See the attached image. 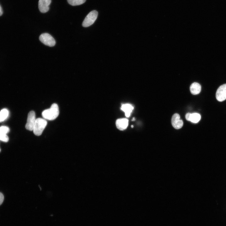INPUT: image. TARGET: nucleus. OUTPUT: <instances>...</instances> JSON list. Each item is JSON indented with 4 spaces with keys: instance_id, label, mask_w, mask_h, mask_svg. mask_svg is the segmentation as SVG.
I'll return each instance as SVG.
<instances>
[{
    "instance_id": "nucleus-1",
    "label": "nucleus",
    "mask_w": 226,
    "mask_h": 226,
    "mask_svg": "<svg viewBox=\"0 0 226 226\" xmlns=\"http://www.w3.org/2000/svg\"><path fill=\"white\" fill-rule=\"evenodd\" d=\"M59 114V107L58 105L56 103L52 104L50 108L44 110L42 113L43 118L49 120L55 119Z\"/></svg>"
},
{
    "instance_id": "nucleus-2",
    "label": "nucleus",
    "mask_w": 226,
    "mask_h": 226,
    "mask_svg": "<svg viewBox=\"0 0 226 226\" xmlns=\"http://www.w3.org/2000/svg\"><path fill=\"white\" fill-rule=\"evenodd\" d=\"M47 124V121L44 118L36 119L33 131L36 136L40 135Z\"/></svg>"
},
{
    "instance_id": "nucleus-3",
    "label": "nucleus",
    "mask_w": 226,
    "mask_h": 226,
    "mask_svg": "<svg viewBox=\"0 0 226 226\" xmlns=\"http://www.w3.org/2000/svg\"><path fill=\"white\" fill-rule=\"evenodd\" d=\"M98 14V13L96 10H93L89 13L83 22V26L86 27L92 24L96 20Z\"/></svg>"
},
{
    "instance_id": "nucleus-4",
    "label": "nucleus",
    "mask_w": 226,
    "mask_h": 226,
    "mask_svg": "<svg viewBox=\"0 0 226 226\" xmlns=\"http://www.w3.org/2000/svg\"><path fill=\"white\" fill-rule=\"evenodd\" d=\"M40 41L46 45L50 47L54 46L56 44V41L53 37L47 33H43L39 37Z\"/></svg>"
},
{
    "instance_id": "nucleus-5",
    "label": "nucleus",
    "mask_w": 226,
    "mask_h": 226,
    "mask_svg": "<svg viewBox=\"0 0 226 226\" xmlns=\"http://www.w3.org/2000/svg\"><path fill=\"white\" fill-rule=\"evenodd\" d=\"M36 120L35 112L33 110L30 111L28 115L26 128L29 131H33Z\"/></svg>"
},
{
    "instance_id": "nucleus-6",
    "label": "nucleus",
    "mask_w": 226,
    "mask_h": 226,
    "mask_svg": "<svg viewBox=\"0 0 226 226\" xmlns=\"http://www.w3.org/2000/svg\"><path fill=\"white\" fill-rule=\"evenodd\" d=\"M216 97L219 101L222 102L226 99V83L221 85L216 92Z\"/></svg>"
},
{
    "instance_id": "nucleus-7",
    "label": "nucleus",
    "mask_w": 226,
    "mask_h": 226,
    "mask_svg": "<svg viewBox=\"0 0 226 226\" xmlns=\"http://www.w3.org/2000/svg\"><path fill=\"white\" fill-rule=\"evenodd\" d=\"M180 116L177 113L173 115L171 118V123L173 127L176 129L181 128L183 126L182 120L180 119Z\"/></svg>"
},
{
    "instance_id": "nucleus-8",
    "label": "nucleus",
    "mask_w": 226,
    "mask_h": 226,
    "mask_svg": "<svg viewBox=\"0 0 226 226\" xmlns=\"http://www.w3.org/2000/svg\"><path fill=\"white\" fill-rule=\"evenodd\" d=\"M51 2V0H39L38 7L40 11L45 13L48 11Z\"/></svg>"
},
{
    "instance_id": "nucleus-9",
    "label": "nucleus",
    "mask_w": 226,
    "mask_h": 226,
    "mask_svg": "<svg viewBox=\"0 0 226 226\" xmlns=\"http://www.w3.org/2000/svg\"><path fill=\"white\" fill-rule=\"evenodd\" d=\"M116 124L118 129L124 130L128 126V120L125 118L118 119L116 120Z\"/></svg>"
},
{
    "instance_id": "nucleus-10",
    "label": "nucleus",
    "mask_w": 226,
    "mask_h": 226,
    "mask_svg": "<svg viewBox=\"0 0 226 226\" xmlns=\"http://www.w3.org/2000/svg\"><path fill=\"white\" fill-rule=\"evenodd\" d=\"M133 109V106L129 104H122L121 108V109L125 113V116L127 117L130 116Z\"/></svg>"
},
{
    "instance_id": "nucleus-11",
    "label": "nucleus",
    "mask_w": 226,
    "mask_h": 226,
    "mask_svg": "<svg viewBox=\"0 0 226 226\" xmlns=\"http://www.w3.org/2000/svg\"><path fill=\"white\" fill-rule=\"evenodd\" d=\"M201 85L197 83H192L190 87V90L191 93L194 95L197 94L201 92Z\"/></svg>"
},
{
    "instance_id": "nucleus-12",
    "label": "nucleus",
    "mask_w": 226,
    "mask_h": 226,
    "mask_svg": "<svg viewBox=\"0 0 226 226\" xmlns=\"http://www.w3.org/2000/svg\"><path fill=\"white\" fill-rule=\"evenodd\" d=\"M201 118V115L198 113H191L189 121L193 123H196L199 121Z\"/></svg>"
},
{
    "instance_id": "nucleus-13",
    "label": "nucleus",
    "mask_w": 226,
    "mask_h": 226,
    "mask_svg": "<svg viewBox=\"0 0 226 226\" xmlns=\"http://www.w3.org/2000/svg\"><path fill=\"white\" fill-rule=\"evenodd\" d=\"M8 115V111L6 109H3L0 112V122H2L5 120Z\"/></svg>"
},
{
    "instance_id": "nucleus-14",
    "label": "nucleus",
    "mask_w": 226,
    "mask_h": 226,
    "mask_svg": "<svg viewBox=\"0 0 226 226\" xmlns=\"http://www.w3.org/2000/svg\"><path fill=\"white\" fill-rule=\"evenodd\" d=\"M86 0H67L68 3L70 5L73 6H77L83 3Z\"/></svg>"
},
{
    "instance_id": "nucleus-15",
    "label": "nucleus",
    "mask_w": 226,
    "mask_h": 226,
    "mask_svg": "<svg viewBox=\"0 0 226 226\" xmlns=\"http://www.w3.org/2000/svg\"><path fill=\"white\" fill-rule=\"evenodd\" d=\"M9 131L8 127L6 126H2L0 127V133L6 134Z\"/></svg>"
},
{
    "instance_id": "nucleus-16",
    "label": "nucleus",
    "mask_w": 226,
    "mask_h": 226,
    "mask_svg": "<svg viewBox=\"0 0 226 226\" xmlns=\"http://www.w3.org/2000/svg\"><path fill=\"white\" fill-rule=\"evenodd\" d=\"M9 138L8 137L6 134L0 133V140L5 142L8 141Z\"/></svg>"
},
{
    "instance_id": "nucleus-17",
    "label": "nucleus",
    "mask_w": 226,
    "mask_h": 226,
    "mask_svg": "<svg viewBox=\"0 0 226 226\" xmlns=\"http://www.w3.org/2000/svg\"><path fill=\"white\" fill-rule=\"evenodd\" d=\"M4 196L3 194L0 192V205L3 203L4 200Z\"/></svg>"
},
{
    "instance_id": "nucleus-18",
    "label": "nucleus",
    "mask_w": 226,
    "mask_h": 226,
    "mask_svg": "<svg viewBox=\"0 0 226 226\" xmlns=\"http://www.w3.org/2000/svg\"><path fill=\"white\" fill-rule=\"evenodd\" d=\"M191 114V113H188L186 114V118L187 120L189 121Z\"/></svg>"
},
{
    "instance_id": "nucleus-19",
    "label": "nucleus",
    "mask_w": 226,
    "mask_h": 226,
    "mask_svg": "<svg viewBox=\"0 0 226 226\" xmlns=\"http://www.w3.org/2000/svg\"><path fill=\"white\" fill-rule=\"evenodd\" d=\"M3 13V11L0 5V16H1Z\"/></svg>"
},
{
    "instance_id": "nucleus-20",
    "label": "nucleus",
    "mask_w": 226,
    "mask_h": 226,
    "mask_svg": "<svg viewBox=\"0 0 226 226\" xmlns=\"http://www.w3.org/2000/svg\"><path fill=\"white\" fill-rule=\"evenodd\" d=\"M135 120V119L134 118H133V119H132V121H133V120L134 121V120Z\"/></svg>"
},
{
    "instance_id": "nucleus-21",
    "label": "nucleus",
    "mask_w": 226,
    "mask_h": 226,
    "mask_svg": "<svg viewBox=\"0 0 226 226\" xmlns=\"http://www.w3.org/2000/svg\"><path fill=\"white\" fill-rule=\"evenodd\" d=\"M133 127V125L131 126V127Z\"/></svg>"
},
{
    "instance_id": "nucleus-22",
    "label": "nucleus",
    "mask_w": 226,
    "mask_h": 226,
    "mask_svg": "<svg viewBox=\"0 0 226 226\" xmlns=\"http://www.w3.org/2000/svg\"><path fill=\"white\" fill-rule=\"evenodd\" d=\"M0 151H1V150H0Z\"/></svg>"
}]
</instances>
